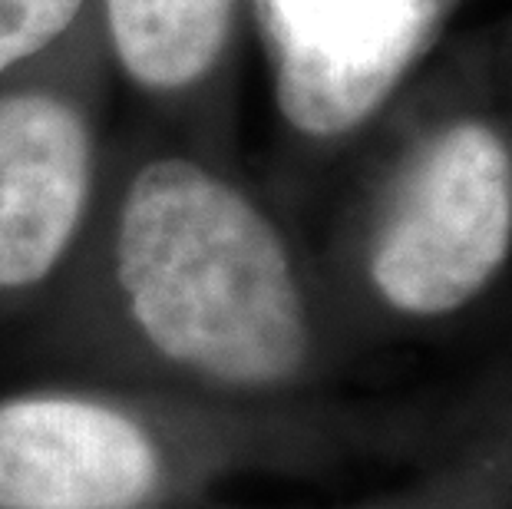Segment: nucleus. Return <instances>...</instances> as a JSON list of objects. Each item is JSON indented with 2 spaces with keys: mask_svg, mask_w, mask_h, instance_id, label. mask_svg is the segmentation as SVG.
Wrapping results in <instances>:
<instances>
[{
  "mask_svg": "<svg viewBox=\"0 0 512 509\" xmlns=\"http://www.w3.org/2000/svg\"><path fill=\"white\" fill-rule=\"evenodd\" d=\"M116 275L143 338L205 381L278 387L308 357V314L281 235L192 159H152L129 182Z\"/></svg>",
  "mask_w": 512,
  "mask_h": 509,
  "instance_id": "f257e3e1",
  "label": "nucleus"
},
{
  "mask_svg": "<svg viewBox=\"0 0 512 509\" xmlns=\"http://www.w3.org/2000/svg\"><path fill=\"white\" fill-rule=\"evenodd\" d=\"M512 248V166L493 129L456 123L423 149L370 255L397 311L446 314L503 268Z\"/></svg>",
  "mask_w": 512,
  "mask_h": 509,
  "instance_id": "f03ea898",
  "label": "nucleus"
},
{
  "mask_svg": "<svg viewBox=\"0 0 512 509\" xmlns=\"http://www.w3.org/2000/svg\"><path fill=\"white\" fill-rule=\"evenodd\" d=\"M268 10L281 113L308 136H337L390 96L437 0H268Z\"/></svg>",
  "mask_w": 512,
  "mask_h": 509,
  "instance_id": "7ed1b4c3",
  "label": "nucleus"
},
{
  "mask_svg": "<svg viewBox=\"0 0 512 509\" xmlns=\"http://www.w3.org/2000/svg\"><path fill=\"white\" fill-rule=\"evenodd\" d=\"M162 480L152 437L100 400L0 404V509H139Z\"/></svg>",
  "mask_w": 512,
  "mask_h": 509,
  "instance_id": "20e7f679",
  "label": "nucleus"
},
{
  "mask_svg": "<svg viewBox=\"0 0 512 509\" xmlns=\"http://www.w3.org/2000/svg\"><path fill=\"white\" fill-rule=\"evenodd\" d=\"M93 133L53 93L0 96V288L47 278L83 222Z\"/></svg>",
  "mask_w": 512,
  "mask_h": 509,
  "instance_id": "39448f33",
  "label": "nucleus"
},
{
  "mask_svg": "<svg viewBox=\"0 0 512 509\" xmlns=\"http://www.w3.org/2000/svg\"><path fill=\"white\" fill-rule=\"evenodd\" d=\"M235 0H106L119 67L149 93L199 83L232 34Z\"/></svg>",
  "mask_w": 512,
  "mask_h": 509,
  "instance_id": "423d86ee",
  "label": "nucleus"
},
{
  "mask_svg": "<svg viewBox=\"0 0 512 509\" xmlns=\"http://www.w3.org/2000/svg\"><path fill=\"white\" fill-rule=\"evenodd\" d=\"M80 7L83 0H0V77L50 47Z\"/></svg>",
  "mask_w": 512,
  "mask_h": 509,
  "instance_id": "0eeeda50",
  "label": "nucleus"
}]
</instances>
